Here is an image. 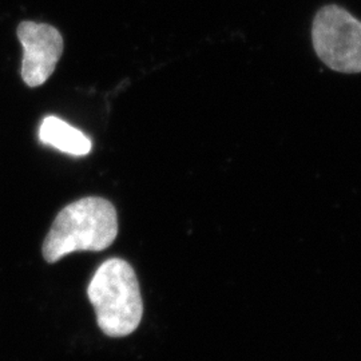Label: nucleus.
<instances>
[{
    "label": "nucleus",
    "instance_id": "1",
    "mask_svg": "<svg viewBox=\"0 0 361 361\" xmlns=\"http://www.w3.org/2000/svg\"><path fill=\"white\" fill-rule=\"evenodd\" d=\"M118 234L114 205L102 197H85L63 207L52 224L42 253L49 264L75 252H102Z\"/></svg>",
    "mask_w": 361,
    "mask_h": 361
},
{
    "label": "nucleus",
    "instance_id": "2",
    "mask_svg": "<svg viewBox=\"0 0 361 361\" xmlns=\"http://www.w3.org/2000/svg\"><path fill=\"white\" fill-rule=\"evenodd\" d=\"M99 329L109 337L131 335L142 322L143 300L137 274L128 261L110 258L87 288Z\"/></svg>",
    "mask_w": 361,
    "mask_h": 361
},
{
    "label": "nucleus",
    "instance_id": "3",
    "mask_svg": "<svg viewBox=\"0 0 361 361\" xmlns=\"http://www.w3.org/2000/svg\"><path fill=\"white\" fill-rule=\"evenodd\" d=\"M312 40L317 56L331 70L361 73V22L343 7L329 4L316 13Z\"/></svg>",
    "mask_w": 361,
    "mask_h": 361
},
{
    "label": "nucleus",
    "instance_id": "4",
    "mask_svg": "<svg viewBox=\"0 0 361 361\" xmlns=\"http://www.w3.org/2000/svg\"><path fill=\"white\" fill-rule=\"evenodd\" d=\"M18 39L23 47V82L28 87L44 85L62 56V34L50 25L27 20L18 27Z\"/></svg>",
    "mask_w": 361,
    "mask_h": 361
},
{
    "label": "nucleus",
    "instance_id": "5",
    "mask_svg": "<svg viewBox=\"0 0 361 361\" xmlns=\"http://www.w3.org/2000/svg\"><path fill=\"white\" fill-rule=\"evenodd\" d=\"M39 140L43 145L74 157L87 155L92 149L90 138L83 131L71 126L58 116H46L42 121Z\"/></svg>",
    "mask_w": 361,
    "mask_h": 361
}]
</instances>
